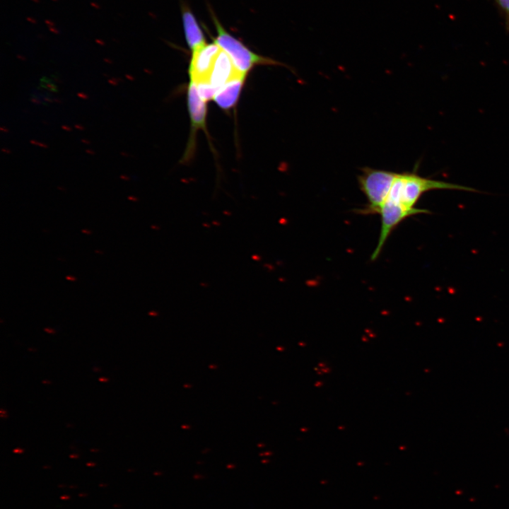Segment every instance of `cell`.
<instances>
[{
  "label": "cell",
  "instance_id": "10",
  "mask_svg": "<svg viewBox=\"0 0 509 509\" xmlns=\"http://www.w3.org/2000/svg\"><path fill=\"white\" fill-rule=\"evenodd\" d=\"M194 83L197 93L204 101L206 103L208 100L213 99L218 90L216 88L212 86L208 81H198Z\"/></svg>",
  "mask_w": 509,
  "mask_h": 509
},
{
  "label": "cell",
  "instance_id": "13",
  "mask_svg": "<svg viewBox=\"0 0 509 509\" xmlns=\"http://www.w3.org/2000/svg\"><path fill=\"white\" fill-rule=\"evenodd\" d=\"M30 101L36 105L42 104L41 100L35 95L32 96V98H30Z\"/></svg>",
  "mask_w": 509,
  "mask_h": 509
},
{
  "label": "cell",
  "instance_id": "36",
  "mask_svg": "<svg viewBox=\"0 0 509 509\" xmlns=\"http://www.w3.org/2000/svg\"><path fill=\"white\" fill-rule=\"evenodd\" d=\"M81 142H83V144H90V141H88V140H87V139H81Z\"/></svg>",
  "mask_w": 509,
  "mask_h": 509
},
{
  "label": "cell",
  "instance_id": "25",
  "mask_svg": "<svg viewBox=\"0 0 509 509\" xmlns=\"http://www.w3.org/2000/svg\"><path fill=\"white\" fill-rule=\"evenodd\" d=\"M45 331L46 332H47V333H49V334H54V330L53 329H51V328H45Z\"/></svg>",
  "mask_w": 509,
  "mask_h": 509
},
{
  "label": "cell",
  "instance_id": "2",
  "mask_svg": "<svg viewBox=\"0 0 509 509\" xmlns=\"http://www.w3.org/2000/svg\"><path fill=\"white\" fill-rule=\"evenodd\" d=\"M397 172L365 167L358 176L361 192L368 200L366 206L361 210L363 214L378 213L387 199Z\"/></svg>",
  "mask_w": 509,
  "mask_h": 509
},
{
  "label": "cell",
  "instance_id": "20",
  "mask_svg": "<svg viewBox=\"0 0 509 509\" xmlns=\"http://www.w3.org/2000/svg\"><path fill=\"white\" fill-rule=\"evenodd\" d=\"M119 177L124 181H128L130 179V177L127 175H121Z\"/></svg>",
  "mask_w": 509,
  "mask_h": 509
},
{
  "label": "cell",
  "instance_id": "38",
  "mask_svg": "<svg viewBox=\"0 0 509 509\" xmlns=\"http://www.w3.org/2000/svg\"><path fill=\"white\" fill-rule=\"evenodd\" d=\"M23 452L22 450H20L19 448H16L13 450V452L15 453H21Z\"/></svg>",
  "mask_w": 509,
  "mask_h": 509
},
{
  "label": "cell",
  "instance_id": "15",
  "mask_svg": "<svg viewBox=\"0 0 509 509\" xmlns=\"http://www.w3.org/2000/svg\"><path fill=\"white\" fill-rule=\"evenodd\" d=\"M108 83L113 86H117L119 82L117 81V78H112L108 79Z\"/></svg>",
  "mask_w": 509,
  "mask_h": 509
},
{
  "label": "cell",
  "instance_id": "31",
  "mask_svg": "<svg viewBox=\"0 0 509 509\" xmlns=\"http://www.w3.org/2000/svg\"><path fill=\"white\" fill-rule=\"evenodd\" d=\"M16 57L18 59L23 60V61L25 60V57L21 54H17Z\"/></svg>",
  "mask_w": 509,
  "mask_h": 509
},
{
  "label": "cell",
  "instance_id": "14",
  "mask_svg": "<svg viewBox=\"0 0 509 509\" xmlns=\"http://www.w3.org/2000/svg\"><path fill=\"white\" fill-rule=\"evenodd\" d=\"M77 95H78L80 98L83 99V100H87V99H88V98H89V96H88L87 94H86V93H82V92L78 93H77Z\"/></svg>",
  "mask_w": 509,
  "mask_h": 509
},
{
  "label": "cell",
  "instance_id": "12",
  "mask_svg": "<svg viewBox=\"0 0 509 509\" xmlns=\"http://www.w3.org/2000/svg\"><path fill=\"white\" fill-rule=\"evenodd\" d=\"M41 84L40 86L47 89L49 91L52 92H57V86L52 83V80L47 78V77H42L41 79Z\"/></svg>",
  "mask_w": 509,
  "mask_h": 509
},
{
  "label": "cell",
  "instance_id": "49",
  "mask_svg": "<svg viewBox=\"0 0 509 509\" xmlns=\"http://www.w3.org/2000/svg\"><path fill=\"white\" fill-rule=\"evenodd\" d=\"M52 1H57V0H52Z\"/></svg>",
  "mask_w": 509,
  "mask_h": 509
},
{
  "label": "cell",
  "instance_id": "29",
  "mask_svg": "<svg viewBox=\"0 0 509 509\" xmlns=\"http://www.w3.org/2000/svg\"><path fill=\"white\" fill-rule=\"evenodd\" d=\"M103 60L105 62L110 64H112L113 63L112 61L109 58H104Z\"/></svg>",
  "mask_w": 509,
  "mask_h": 509
},
{
  "label": "cell",
  "instance_id": "19",
  "mask_svg": "<svg viewBox=\"0 0 509 509\" xmlns=\"http://www.w3.org/2000/svg\"><path fill=\"white\" fill-rule=\"evenodd\" d=\"M45 23L47 25H49V26H54V23L53 21H50V20H48V19L45 20Z\"/></svg>",
  "mask_w": 509,
  "mask_h": 509
},
{
  "label": "cell",
  "instance_id": "48",
  "mask_svg": "<svg viewBox=\"0 0 509 509\" xmlns=\"http://www.w3.org/2000/svg\"><path fill=\"white\" fill-rule=\"evenodd\" d=\"M112 40H114L115 42H118V40H117L115 38H112Z\"/></svg>",
  "mask_w": 509,
  "mask_h": 509
},
{
  "label": "cell",
  "instance_id": "23",
  "mask_svg": "<svg viewBox=\"0 0 509 509\" xmlns=\"http://www.w3.org/2000/svg\"><path fill=\"white\" fill-rule=\"evenodd\" d=\"M81 232H82L83 233L86 234V235H90V234L92 233L91 230H88V229H86V228H85V229H82V230H81Z\"/></svg>",
  "mask_w": 509,
  "mask_h": 509
},
{
  "label": "cell",
  "instance_id": "24",
  "mask_svg": "<svg viewBox=\"0 0 509 509\" xmlns=\"http://www.w3.org/2000/svg\"><path fill=\"white\" fill-rule=\"evenodd\" d=\"M62 128L64 130L68 131H71L72 130V129H71L70 127L66 126V125H62Z\"/></svg>",
  "mask_w": 509,
  "mask_h": 509
},
{
  "label": "cell",
  "instance_id": "28",
  "mask_svg": "<svg viewBox=\"0 0 509 509\" xmlns=\"http://www.w3.org/2000/svg\"><path fill=\"white\" fill-rule=\"evenodd\" d=\"M127 199H128L129 200L134 201H136L138 200L137 198H136V197H134V196H129V197H127Z\"/></svg>",
  "mask_w": 509,
  "mask_h": 509
},
{
  "label": "cell",
  "instance_id": "18",
  "mask_svg": "<svg viewBox=\"0 0 509 509\" xmlns=\"http://www.w3.org/2000/svg\"><path fill=\"white\" fill-rule=\"evenodd\" d=\"M26 20H27L28 21H29L30 23H33V24H36V23H37V21H36L35 18H31V17H27V18H26Z\"/></svg>",
  "mask_w": 509,
  "mask_h": 509
},
{
  "label": "cell",
  "instance_id": "5",
  "mask_svg": "<svg viewBox=\"0 0 509 509\" xmlns=\"http://www.w3.org/2000/svg\"><path fill=\"white\" fill-rule=\"evenodd\" d=\"M221 48L214 41L192 52L189 74L194 82L208 81Z\"/></svg>",
  "mask_w": 509,
  "mask_h": 509
},
{
  "label": "cell",
  "instance_id": "33",
  "mask_svg": "<svg viewBox=\"0 0 509 509\" xmlns=\"http://www.w3.org/2000/svg\"><path fill=\"white\" fill-rule=\"evenodd\" d=\"M37 146H40V147H42V148H47V147H48V146H47V144H43V143H41V142H39Z\"/></svg>",
  "mask_w": 509,
  "mask_h": 509
},
{
  "label": "cell",
  "instance_id": "26",
  "mask_svg": "<svg viewBox=\"0 0 509 509\" xmlns=\"http://www.w3.org/2000/svg\"><path fill=\"white\" fill-rule=\"evenodd\" d=\"M125 77H126L128 80H129V81H134V78L131 75L128 74H125Z\"/></svg>",
  "mask_w": 509,
  "mask_h": 509
},
{
  "label": "cell",
  "instance_id": "40",
  "mask_svg": "<svg viewBox=\"0 0 509 509\" xmlns=\"http://www.w3.org/2000/svg\"><path fill=\"white\" fill-rule=\"evenodd\" d=\"M99 380H100V381H102V382H106V381L108 380V379H107V378H100L99 379Z\"/></svg>",
  "mask_w": 509,
  "mask_h": 509
},
{
  "label": "cell",
  "instance_id": "4",
  "mask_svg": "<svg viewBox=\"0 0 509 509\" xmlns=\"http://www.w3.org/2000/svg\"><path fill=\"white\" fill-rule=\"evenodd\" d=\"M429 213V211L423 209L417 208L414 210H407L397 204L385 201L378 213L381 216L379 239L370 259L375 261L378 258L388 237L403 220L411 216Z\"/></svg>",
  "mask_w": 509,
  "mask_h": 509
},
{
  "label": "cell",
  "instance_id": "11",
  "mask_svg": "<svg viewBox=\"0 0 509 509\" xmlns=\"http://www.w3.org/2000/svg\"><path fill=\"white\" fill-rule=\"evenodd\" d=\"M499 8L503 13L507 28L509 30V0H495Z\"/></svg>",
  "mask_w": 509,
  "mask_h": 509
},
{
  "label": "cell",
  "instance_id": "7",
  "mask_svg": "<svg viewBox=\"0 0 509 509\" xmlns=\"http://www.w3.org/2000/svg\"><path fill=\"white\" fill-rule=\"evenodd\" d=\"M182 20L186 42L192 52L205 45L204 33L195 16L186 6H182Z\"/></svg>",
  "mask_w": 509,
  "mask_h": 509
},
{
  "label": "cell",
  "instance_id": "41",
  "mask_svg": "<svg viewBox=\"0 0 509 509\" xmlns=\"http://www.w3.org/2000/svg\"><path fill=\"white\" fill-rule=\"evenodd\" d=\"M120 154H121L122 156H126V157L129 156V155L128 153H126V152H121Z\"/></svg>",
  "mask_w": 509,
  "mask_h": 509
},
{
  "label": "cell",
  "instance_id": "1",
  "mask_svg": "<svg viewBox=\"0 0 509 509\" xmlns=\"http://www.w3.org/2000/svg\"><path fill=\"white\" fill-rule=\"evenodd\" d=\"M434 189L476 191L466 186L423 177L415 172H402L397 173L385 200L405 209L414 210L422 194Z\"/></svg>",
  "mask_w": 509,
  "mask_h": 509
},
{
  "label": "cell",
  "instance_id": "30",
  "mask_svg": "<svg viewBox=\"0 0 509 509\" xmlns=\"http://www.w3.org/2000/svg\"><path fill=\"white\" fill-rule=\"evenodd\" d=\"M1 151H2L3 153H8V154L11 153V151H10L9 149L6 148H3L1 149Z\"/></svg>",
  "mask_w": 509,
  "mask_h": 509
},
{
  "label": "cell",
  "instance_id": "34",
  "mask_svg": "<svg viewBox=\"0 0 509 509\" xmlns=\"http://www.w3.org/2000/svg\"><path fill=\"white\" fill-rule=\"evenodd\" d=\"M86 152L87 153H88V154H90V155H95V151H92V150H89V149H86Z\"/></svg>",
  "mask_w": 509,
  "mask_h": 509
},
{
  "label": "cell",
  "instance_id": "47",
  "mask_svg": "<svg viewBox=\"0 0 509 509\" xmlns=\"http://www.w3.org/2000/svg\"><path fill=\"white\" fill-rule=\"evenodd\" d=\"M70 457H77V456L75 455H70Z\"/></svg>",
  "mask_w": 509,
  "mask_h": 509
},
{
  "label": "cell",
  "instance_id": "16",
  "mask_svg": "<svg viewBox=\"0 0 509 509\" xmlns=\"http://www.w3.org/2000/svg\"><path fill=\"white\" fill-rule=\"evenodd\" d=\"M49 31L52 32L53 33L58 34L59 32V30L54 28L53 26H49Z\"/></svg>",
  "mask_w": 509,
  "mask_h": 509
},
{
  "label": "cell",
  "instance_id": "27",
  "mask_svg": "<svg viewBox=\"0 0 509 509\" xmlns=\"http://www.w3.org/2000/svg\"><path fill=\"white\" fill-rule=\"evenodd\" d=\"M74 127H75L76 129H79V130H83V129H84V127H83L82 125H81V124H76L74 125Z\"/></svg>",
  "mask_w": 509,
  "mask_h": 509
},
{
  "label": "cell",
  "instance_id": "9",
  "mask_svg": "<svg viewBox=\"0 0 509 509\" xmlns=\"http://www.w3.org/2000/svg\"><path fill=\"white\" fill-rule=\"evenodd\" d=\"M245 77H238L220 88L213 100L222 109L233 107L237 103L242 88Z\"/></svg>",
  "mask_w": 509,
  "mask_h": 509
},
{
  "label": "cell",
  "instance_id": "37",
  "mask_svg": "<svg viewBox=\"0 0 509 509\" xmlns=\"http://www.w3.org/2000/svg\"><path fill=\"white\" fill-rule=\"evenodd\" d=\"M0 130H1V131H3V132H8V131H9L8 129L4 128V127H1L0 128Z\"/></svg>",
  "mask_w": 509,
  "mask_h": 509
},
{
  "label": "cell",
  "instance_id": "22",
  "mask_svg": "<svg viewBox=\"0 0 509 509\" xmlns=\"http://www.w3.org/2000/svg\"><path fill=\"white\" fill-rule=\"evenodd\" d=\"M95 42L102 46H104L105 45V42L103 40H100V39H95Z\"/></svg>",
  "mask_w": 509,
  "mask_h": 509
},
{
  "label": "cell",
  "instance_id": "39",
  "mask_svg": "<svg viewBox=\"0 0 509 509\" xmlns=\"http://www.w3.org/2000/svg\"><path fill=\"white\" fill-rule=\"evenodd\" d=\"M30 144H34V145H37V146L38 145V143H39V141H35V140H30Z\"/></svg>",
  "mask_w": 509,
  "mask_h": 509
},
{
  "label": "cell",
  "instance_id": "45",
  "mask_svg": "<svg viewBox=\"0 0 509 509\" xmlns=\"http://www.w3.org/2000/svg\"><path fill=\"white\" fill-rule=\"evenodd\" d=\"M87 465H88V466H93V465H94V464H93V463H88Z\"/></svg>",
  "mask_w": 509,
  "mask_h": 509
},
{
  "label": "cell",
  "instance_id": "43",
  "mask_svg": "<svg viewBox=\"0 0 509 509\" xmlns=\"http://www.w3.org/2000/svg\"><path fill=\"white\" fill-rule=\"evenodd\" d=\"M95 252L98 254H103V252L101 251L95 250Z\"/></svg>",
  "mask_w": 509,
  "mask_h": 509
},
{
  "label": "cell",
  "instance_id": "17",
  "mask_svg": "<svg viewBox=\"0 0 509 509\" xmlns=\"http://www.w3.org/2000/svg\"><path fill=\"white\" fill-rule=\"evenodd\" d=\"M90 6L96 9L100 8V6L95 2H90Z\"/></svg>",
  "mask_w": 509,
  "mask_h": 509
},
{
  "label": "cell",
  "instance_id": "35",
  "mask_svg": "<svg viewBox=\"0 0 509 509\" xmlns=\"http://www.w3.org/2000/svg\"><path fill=\"white\" fill-rule=\"evenodd\" d=\"M53 101L55 102V103H62V101L60 99L57 98H53Z\"/></svg>",
  "mask_w": 509,
  "mask_h": 509
},
{
  "label": "cell",
  "instance_id": "44",
  "mask_svg": "<svg viewBox=\"0 0 509 509\" xmlns=\"http://www.w3.org/2000/svg\"><path fill=\"white\" fill-rule=\"evenodd\" d=\"M31 1H34V2H35V3H40V0H31Z\"/></svg>",
  "mask_w": 509,
  "mask_h": 509
},
{
  "label": "cell",
  "instance_id": "3",
  "mask_svg": "<svg viewBox=\"0 0 509 509\" xmlns=\"http://www.w3.org/2000/svg\"><path fill=\"white\" fill-rule=\"evenodd\" d=\"M212 18L217 32L213 41L228 54L235 66L241 74L246 75L256 65L279 64L272 59L260 56L251 51L241 41L226 30L213 14Z\"/></svg>",
  "mask_w": 509,
  "mask_h": 509
},
{
  "label": "cell",
  "instance_id": "21",
  "mask_svg": "<svg viewBox=\"0 0 509 509\" xmlns=\"http://www.w3.org/2000/svg\"><path fill=\"white\" fill-rule=\"evenodd\" d=\"M66 279L69 281H74L76 280V278L72 275H68L66 276Z\"/></svg>",
  "mask_w": 509,
  "mask_h": 509
},
{
  "label": "cell",
  "instance_id": "6",
  "mask_svg": "<svg viewBox=\"0 0 509 509\" xmlns=\"http://www.w3.org/2000/svg\"><path fill=\"white\" fill-rule=\"evenodd\" d=\"M238 77H245V75L241 74L236 69L228 54L221 49L209 75L208 82L218 90L227 83Z\"/></svg>",
  "mask_w": 509,
  "mask_h": 509
},
{
  "label": "cell",
  "instance_id": "46",
  "mask_svg": "<svg viewBox=\"0 0 509 509\" xmlns=\"http://www.w3.org/2000/svg\"><path fill=\"white\" fill-rule=\"evenodd\" d=\"M37 37H40V38H43V37H44L43 35H38Z\"/></svg>",
  "mask_w": 509,
  "mask_h": 509
},
{
  "label": "cell",
  "instance_id": "42",
  "mask_svg": "<svg viewBox=\"0 0 509 509\" xmlns=\"http://www.w3.org/2000/svg\"><path fill=\"white\" fill-rule=\"evenodd\" d=\"M57 188H58V189L65 191L64 188V187H60V186L58 187Z\"/></svg>",
  "mask_w": 509,
  "mask_h": 509
},
{
  "label": "cell",
  "instance_id": "8",
  "mask_svg": "<svg viewBox=\"0 0 509 509\" xmlns=\"http://www.w3.org/2000/svg\"><path fill=\"white\" fill-rule=\"evenodd\" d=\"M187 105L193 131L204 129L206 105L199 95L194 82L190 81L187 90Z\"/></svg>",
  "mask_w": 509,
  "mask_h": 509
},
{
  "label": "cell",
  "instance_id": "32",
  "mask_svg": "<svg viewBox=\"0 0 509 509\" xmlns=\"http://www.w3.org/2000/svg\"><path fill=\"white\" fill-rule=\"evenodd\" d=\"M44 100H45V102H47V103H52V102H53V100H52L51 98H48V97H45V98H44Z\"/></svg>",
  "mask_w": 509,
  "mask_h": 509
}]
</instances>
